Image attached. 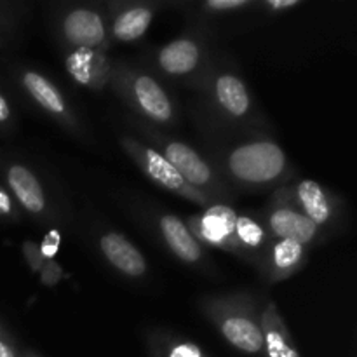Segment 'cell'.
<instances>
[{
    "mask_svg": "<svg viewBox=\"0 0 357 357\" xmlns=\"http://www.w3.org/2000/svg\"><path fill=\"white\" fill-rule=\"evenodd\" d=\"M201 310L227 344L244 354H264L260 310L248 293L204 296L201 300Z\"/></svg>",
    "mask_w": 357,
    "mask_h": 357,
    "instance_id": "cell-1",
    "label": "cell"
},
{
    "mask_svg": "<svg viewBox=\"0 0 357 357\" xmlns=\"http://www.w3.org/2000/svg\"><path fill=\"white\" fill-rule=\"evenodd\" d=\"M227 171L234 180L250 187H264L288 173L286 152L271 139L243 143L227 153Z\"/></svg>",
    "mask_w": 357,
    "mask_h": 357,
    "instance_id": "cell-2",
    "label": "cell"
},
{
    "mask_svg": "<svg viewBox=\"0 0 357 357\" xmlns=\"http://www.w3.org/2000/svg\"><path fill=\"white\" fill-rule=\"evenodd\" d=\"M112 82L121 87L132 110L143 119L153 124H171L174 121L173 101L152 75L136 70H124L121 73L114 66Z\"/></svg>",
    "mask_w": 357,
    "mask_h": 357,
    "instance_id": "cell-3",
    "label": "cell"
},
{
    "mask_svg": "<svg viewBox=\"0 0 357 357\" xmlns=\"http://www.w3.org/2000/svg\"><path fill=\"white\" fill-rule=\"evenodd\" d=\"M121 146L124 149V152L135 160L136 166H138L153 183L159 185L160 188L178 195V197L187 199V201L194 202V204L201 206V208L204 209L209 208L211 204H215L209 195H206L204 192L197 190V188H194L192 185H188L187 181L176 173V169L164 159L162 153L157 152L155 149L146 146L145 143L138 142V139L131 138V136H122Z\"/></svg>",
    "mask_w": 357,
    "mask_h": 357,
    "instance_id": "cell-4",
    "label": "cell"
},
{
    "mask_svg": "<svg viewBox=\"0 0 357 357\" xmlns=\"http://www.w3.org/2000/svg\"><path fill=\"white\" fill-rule=\"evenodd\" d=\"M153 138V142L157 143L159 149H155L157 152H160L164 155V159L171 164V166L176 169V173L187 181L188 185H192L197 190L204 192L209 197H215L216 194H223L225 187L220 181L218 174L215 173L211 166L206 162L201 157V153L197 150L192 149L190 145L183 142H178V139H166L160 138L159 135H150Z\"/></svg>",
    "mask_w": 357,
    "mask_h": 357,
    "instance_id": "cell-5",
    "label": "cell"
},
{
    "mask_svg": "<svg viewBox=\"0 0 357 357\" xmlns=\"http://www.w3.org/2000/svg\"><path fill=\"white\" fill-rule=\"evenodd\" d=\"M236 222L237 213L234 208L227 204H211L204 209V213L190 216L185 223L192 236L201 244L218 248L246 260L236 236Z\"/></svg>",
    "mask_w": 357,
    "mask_h": 357,
    "instance_id": "cell-6",
    "label": "cell"
},
{
    "mask_svg": "<svg viewBox=\"0 0 357 357\" xmlns=\"http://www.w3.org/2000/svg\"><path fill=\"white\" fill-rule=\"evenodd\" d=\"M59 35L68 49H98L107 52L110 44L107 17L94 7L79 6L59 20Z\"/></svg>",
    "mask_w": 357,
    "mask_h": 357,
    "instance_id": "cell-7",
    "label": "cell"
},
{
    "mask_svg": "<svg viewBox=\"0 0 357 357\" xmlns=\"http://www.w3.org/2000/svg\"><path fill=\"white\" fill-rule=\"evenodd\" d=\"M282 192H286L282 188ZM265 230L274 239H288L302 244V246H310V244L319 243L321 237L324 236V230L314 225L295 204L288 194L282 195L278 192L274 197V204L268 208L267 220H265Z\"/></svg>",
    "mask_w": 357,
    "mask_h": 357,
    "instance_id": "cell-8",
    "label": "cell"
},
{
    "mask_svg": "<svg viewBox=\"0 0 357 357\" xmlns=\"http://www.w3.org/2000/svg\"><path fill=\"white\" fill-rule=\"evenodd\" d=\"M20 86L23 87L24 93L31 98V101L38 108H42L47 115H51L63 128L72 129V131L79 128V121H77L75 114L70 108L66 98L63 96L58 86L52 80H49L47 77L42 75L37 70L24 68L20 72Z\"/></svg>",
    "mask_w": 357,
    "mask_h": 357,
    "instance_id": "cell-9",
    "label": "cell"
},
{
    "mask_svg": "<svg viewBox=\"0 0 357 357\" xmlns=\"http://www.w3.org/2000/svg\"><path fill=\"white\" fill-rule=\"evenodd\" d=\"M65 70L73 82L91 91H103L112 82V66L107 52L98 49H68Z\"/></svg>",
    "mask_w": 357,
    "mask_h": 357,
    "instance_id": "cell-10",
    "label": "cell"
},
{
    "mask_svg": "<svg viewBox=\"0 0 357 357\" xmlns=\"http://www.w3.org/2000/svg\"><path fill=\"white\" fill-rule=\"evenodd\" d=\"M2 173L9 194L28 215L42 216L47 213V195L30 167L21 162H6Z\"/></svg>",
    "mask_w": 357,
    "mask_h": 357,
    "instance_id": "cell-11",
    "label": "cell"
},
{
    "mask_svg": "<svg viewBox=\"0 0 357 357\" xmlns=\"http://www.w3.org/2000/svg\"><path fill=\"white\" fill-rule=\"evenodd\" d=\"M286 194L291 199L293 204L321 230H324L335 222L337 208H335L333 197L316 180H310V178L300 180L291 190H286Z\"/></svg>",
    "mask_w": 357,
    "mask_h": 357,
    "instance_id": "cell-12",
    "label": "cell"
},
{
    "mask_svg": "<svg viewBox=\"0 0 357 357\" xmlns=\"http://www.w3.org/2000/svg\"><path fill=\"white\" fill-rule=\"evenodd\" d=\"M307 261V248L295 241L274 239L265 250L260 265L268 282H281L302 271Z\"/></svg>",
    "mask_w": 357,
    "mask_h": 357,
    "instance_id": "cell-13",
    "label": "cell"
},
{
    "mask_svg": "<svg viewBox=\"0 0 357 357\" xmlns=\"http://www.w3.org/2000/svg\"><path fill=\"white\" fill-rule=\"evenodd\" d=\"M204 47L194 37H180L159 49L155 56L157 66L171 77H187L201 66Z\"/></svg>",
    "mask_w": 357,
    "mask_h": 357,
    "instance_id": "cell-14",
    "label": "cell"
},
{
    "mask_svg": "<svg viewBox=\"0 0 357 357\" xmlns=\"http://www.w3.org/2000/svg\"><path fill=\"white\" fill-rule=\"evenodd\" d=\"M213 101L216 108L232 121H241L251 112V94L246 82L232 72H222L213 80Z\"/></svg>",
    "mask_w": 357,
    "mask_h": 357,
    "instance_id": "cell-15",
    "label": "cell"
},
{
    "mask_svg": "<svg viewBox=\"0 0 357 357\" xmlns=\"http://www.w3.org/2000/svg\"><path fill=\"white\" fill-rule=\"evenodd\" d=\"M157 225H159V232L162 236V241L178 260L188 265H199L204 261V246L192 236L187 223L180 216L160 215Z\"/></svg>",
    "mask_w": 357,
    "mask_h": 357,
    "instance_id": "cell-16",
    "label": "cell"
},
{
    "mask_svg": "<svg viewBox=\"0 0 357 357\" xmlns=\"http://www.w3.org/2000/svg\"><path fill=\"white\" fill-rule=\"evenodd\" d=\"M100 250L108 264L126 278H143L146 274V260L142 251L122 234L105 232L100 237Z\"/></svg>",
    "mask_w": 357,
    "mask_h": 357,
    "instance_id": "cell-17",
    "label": "cell"
},
{
    "mask_svg": "<svg viewBox=\"0 0 357 357\" xmlns=\"http://www.w3.org/2000/svg\"><path fill=\"white\" fill-rule=\"evenodd\" d=\"M260 326L264 337V354L267 357H302L288 330L284 317L274 302L260 310Z\"/></svg>",
    "mask_w": 357,
    "mask_h": 357,
    "instance_id": "cell-18",
    "label": "cell"
},
{
    "mask_svg": "<svg viewBox=\"0 0 357 357\" xmlns=\"http://www.w3.org/2000/svg\"><path fill=\"white\" fill-rule=\"evenodd\" d=\"M155 9V3L146 2L126 3V6L119 7L117 13L114 14V20H112L110 30H108L112 38L122 42V44L138 42L152 24Z\"/></svg>",
    "mask_w": 357,
    "mask_h": 357,
    "instance_id": "cell-19",
    "label": "cell"
},
{
    "mask_svg": "<svg viewBox=\"0 0 357 357\" xmlns=\"http://www.w3.org/2000/svg\"><path fill=\"white\" fill-rule=\"evenodd\" d=\"M236 236L246 260H257V258L261 260L265 250L272 241L265 230L264 223H260L250 215H237Z\"/></svg>",
    "mask_w": 357,
    "mask_h": 357,
    "instance_id": "cell-20",
    "label": "cell"
},
{
    "mask_svg": "<svg viewBox=\"0 0 357 357\" xmlns=\"http://www.w3.org/2000/svg\"><path fill=\"white\" fill-rule=\"evenodd\" d=\"M152 357H209L197 344L178 337H157L152 344Z\"/></svg>",
    "mask_w": 357,
    "mask_h": 357,
    "instance_id": "cell-21",
    "label": "cell"
},
{
    "mask_svg": "<svg viewBox=\"0 0 357 357\" xmlns=\"http://www.w3.org/2000/svg\"><path fill=\"white\" fill-rule=\"evenodd\" d=\"M59 248H61V232L58 229H51L44 236L42 243L38 244V251H40L42 258L45 261L54 260L56 255H58Z\"/></svg>",
    "mask_w": 357,
    "mask_h": 357,
    "instance_id": "cell-22",
    "label": "cell"
},
{
    "mask_svg": "<svg viewBox=\"0 0 357 357\" xmlns=\"http://www.w3.org/2000/svg\"><path fill=\"white\" fill-rule=\"evenodd\" d=\"M21 253H23V258L24 261H26L28 267H30V271L33 272V274H38L45 264L40 251H38V244L33 243V241L26 239L23 244H21Z\"/></svg>",
    "mask_w": 357,
    "mask_h": 357,
    "instance_id": "cell-23",
    "label": "cell"
},
{
    "mask_svg": "<svg viewBox=\"0 0 357 357\" xmlns=\"http://www.w3.org/2000/svg\"><path fill=\"white\" fill-rule=\"evenodd\" d=\"M255 6L253 0H208L202 3V9L208 13H229V10L246 9Z\"/></svg>",
    "mask_w": 357,
    "mask_h": 357,
    "instance_id": "cell-24",
    "label": "cell"
},
{
    "mask_svg": "<svg viewBox=\"0 0 357 357\" xmlns=\"http://www.w3.org/2000/svg\"><path fill=\"white\" fill-rule=\"evenodd\" d=\"M38 275H40L42 284L51 288V286H56L63 278H65V271H63V267L56 260H49L45 261L42 271L38 272Z\"/></svg>",
    "mask_w": 357,
    "mask_h": 357,
    "instance_id": "cell-25",
    "label": "cell"
},
{
    "mask_svg": "<svg viewBox=\"0 0 357 357\" xmlns=\"http://www.w3.org/2000/svg\"><path fill=\"white\" fill-rule=\"evenodd\" d=\"M17 218H20V211H17L13 195L9 194V190H6V188L0 185V220L13 222V220Z\"/></svg>",
    "mask_w": 357,
    "mask_h": 357,
    "instance_id": "cell-26",
    "label": "cell"
},
{
    "mask_svg": "<svg viewBox=\"0 0 357 357\" xmlns=\"http://www.w3.org/2000/svg\"><path fill=\"white\" fill-rule=\"evenodd\" d=\"M14 6L7 2H0V37L6 40V33H10L16 26V14Z\"/></svg>",
    "mask_w": 357,
    "mask_h": 357,
    "instance_id": "cell-27",
    "label": "cell"
},
{
    "mask_svg": "<svg viewBox=\"0 0 357 357\" xmlns=\"http://www.w3.org/2000/svg\"><path fill=\"white\" fill-rule=\"evenodd\" d=\"M300 3H302V0H267V2H264V6L272 13H281V10L295 9Z\"/></svg>",
    "mask_w": 357,
    "mask_h": 357,
    "instance_id": "cell-28",
    "label": "cell"
},
{
    "mask_svg": "<svg viewBox=\"0 0 357 357\" xmlns=\"http://www.w3.org/2000/svg\"><path fill=\"white\" fill-rule=\"evenodd\" d=\"M10 121H13V108L6 94L0 91V128H6Z\"/></svg>",
    "mask_w": 357,
    "mask_h": 357,
    "instance_id": "cell-29",
    "label": "cell"
},
{
    "mask_svg": "<svg viewBox=\"0 0 357 357\" xmlns=\"http://www.w3.org/2000/svg\"><path fill=\"white\" fill-rule=\"evenodd\" d=\"M0 357H21V351H17L7 335L0 338Z\"/></svg>",
    "mask_w": 357,
    "mask_h": 357,
    "instance_id": "cell-30",
    "label": "cell"
},
{
    "mask_svg": "<svg viewBox=\"0 0 357 357\" xmlns=\"http://www.w3.org/2000/svg\"><path fill=\"white\" fill-rule=\"evenodd\" d=\"M21 357H42V356L37 354L35 351H31V349H23V351H21Z\"/></svg>",
    "mask_w": 357,
    "mask_h": 357,
    "instance_id": "cell-31",
    "label": "cell"
},
{
    "mask_svg": "<svg viewBox=\"0 0 357 357\" xmlns=\"http://www.w3.org/2000/svg\"><path fill=\"white\" fill-rule=\"evenodd\" d=\"M3 45H6V40H3V38L0 37V47H3Z\"/></svg>",
    "mask_w": 357,
    "mask_h": 357,
    "instance_id": "cell-32",
    "label": "cell"
},
{
    "mask_svg": "<svg viewBox=\"0 0 357 357\" xmlns=\"http://www.w3.org/2000/svg\"><path fill=\"white\" fill-rule=\"evenodd\" d=\"M3 337V331H2V326H0V338Z\"/></svg>",
    "mask_w": 357,
    "mask_h": 357,
    "instance_id": "cell-33",
    "label": "cell"
}]
</instances>
